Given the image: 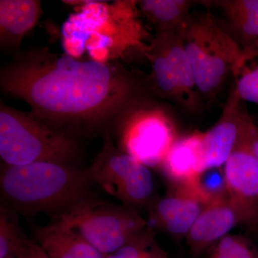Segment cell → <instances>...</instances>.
Listing matches in <instances>:
<instances>
[{"mask_svg": "<svg viewBox=\"0 0 258 258\" xmlns=\"http://www.w3.org/2000/svg\"><path fill=\"white\" fill-rule=\"evenodd\" d=\"M5 94L51 127L79 139L104 137L152 100L146 78L117 61L79 60L47 47L19 51L2 68Z\"/></svg>", "mask_w": 258, "mask_h": 258, "instance_id": "6da1fadb", "label": "cell"}, {"mask_svg": "<svg viewBox=\"0 0 258 258\" xmlns=\"http://www.w3.org/2000/svg\"><path fill=\"white\" fill-rule=\"evenodd\" d=\"M91 184L85 170L70 164L37 162L1 167L2 198L7 208L25 216L59 215L91 198Z\"/></svg>", "mask_w": 258, "mask_h": 258, "instance_id": "7a4b0ae2", "label": "cell"}, {"mask_svg": "<svg viewBox=\"0 0 258 258\" xmlns=\"http://www.w3.org/2000/svg\"><path fill=\"white\" fill-rule=\"evenodd\" d=\"M181 35L199 91L206 101H215L229 78L240 76L246 62L254 58L210 13H192Z\"/></svg>", "mask_w": 258, "mask_h": 258, "instance_id": "3957f363", "label": "cell"}, {"mask_svg": "<svg viewBox=\"0 0 258 258\" xmlns=\"http://www.w3.org/2000/svg\"><path fill=\"white\" fill-rule=\"evenodd\" d=\"M79 139L51 127L30 112L0 106V157L4 164L37 162L72 165L82 155Z\"/></svg>", "mask_w": 258, "mask_h": 258, "instance_id": "277c9868", "label": "cell"}, {"mask_svg": "<svg viewBox=\"0 0 258 258\" xmlns=\"http://www.w3.org/2000/svg\"><path fill=\"white\" fill-rule=\"evenodd\" d=\"M53 217L54 222L79 233L104 255L118 250L149 226L133 208L92 198Z\"/></svg>", "mask_w": 258, "mask_h": 258, "instance_id": "5b68a950", "label": "cell"}, {"mask_svg": "<svg viewBox=\"0 0 258 258\" xmlns=\"http://www.w3.org/2000/svg\"><path fill=\"white\" fill-rule=\"evenodd\" d=\"M143 53L152 69L146 77L151 94L189 113L200 111L204 99L197 86L181 33L157 32Z\"/></svg>", "mask_w": 258, "mask_h": 258, "instance_id": "8992f818", "label": "cell"}, {"mask_svg": "<svg viewBox=\"0 0 258 258\" xmlns=\"http://www.w3.org/2000/svg\"><path fill=\"white\" fill-rule=\"evenodd\" d=\"M103 139V147L86 171L96 183L125 206L141 207L152 202L154 182L148 166L117 149L111 134Z\"/></svg>", "mask_w": 258, "mask_h": 258, "instance_id": "52a82bcc", "label": "cell"}, {"mask_svg": "<svg viewBox=\"0 0 258 258\" xmlns=\"http://www.w3.org/2000/svg\"><path fill=\"white\" fill-rule=\"evenodd\" d=\"M152 101L135 108L118 127L119 149L148 167L161 166L178 139L170 115Z\"/></svg>", "mask_w": 258, "mask_h": 258, "instance_id": "ba28073f", "label": "cell"}, {"mask_svg": "<svg viewBox=\"0 0 258 258\" xmlns=\"http://www.w3.org/2000/svg\"><path fill=\"white\" fill-rule=\"evenodd\" d=\"M227 197L240 223L258 225V160L244 136L241 120L238 142L225 164Z\"/></svg>", "mask_w": 258, "mask_h": 258, "instance_id": "9c48e42d", "label": "cell"}, {"mask_svg": "<svg viewBox=\"0 0 258 258\" xmlns=\"http://www.w3.org/2000/svg\"><path fill=\"white\" fill-rule=\"evenodd\" d=\"M210 203L193 181L174 184L170 191L151 203L149 218L154 227L174 236L186 237L205 207Z\"/></svg>", "mask_w": 258, "mask_h": 258, "instance_id": "30bf717a", "label": "cell"}, {"mask_svg": "<svg viewBox=\"0 0 258 258\" xmlns=\"http://www.w3.org/2000/svg\"><path fill=\"white\" fill-rule=\"evenodd\" d=\"M242 102L234 87L216 123L208 132L202 133L200 145L202 173L225 166L232 155L240 137Z\"/></svg>", "mask_w": 258, "mask_h": 258, "instance_id": "8fae6325", "label": "cell"}, {"mask_svg": "<svg viewBox=\"0 0 258 258\" xmlns=\"http://www.w3.org/2000/svg\"><path fill=\"white\" fill-rule=\"evenodd\" d=\"M237 224L240 220L228 197L212 200L185 237L191 253L198 257L205 254Z\"/></svg>", "mask_w": 258, "mask_h": 258, "instance_id": "7c38bea8", "label": "cell"}, {"mask_svg": "<svg viewBox=\"0 0 258 258\" xmlns=\"http://www.w3.org/2000/svg\"><path fill=\"white\" fill-rule=\"evenodd\" d=\"M43 13L39 0H0V49L16 54Z\"/></svg>", "mask_w": 258, "mask_h": 258, "instance_id": "4fadbf2b", "label": "cell"}, {"mask_svg": "<svg viewBox=\"0 0 258 258\" xmlns=\"http://www.w3.org/2000/svg\"><path fill=\"white\" fill-rule=\"evenodd\" d=\"M222 10L227 31L247 53L258 56V0L211 2Z\"/></svg>", "mask_w": 258, "mask_h": 258, "instance_id": "5bb4252c", "label": "cell"}, {"mask_svg": "<svg viewBox=\"0 0 258 258\" xmlns=\"http://www.w3.org/2000/svg\"><path fill=\"white\" fill-rule=\"evenodd\" d=\"M32 227L37 243L49 258H104L106 256L79 233L57 222Z\"/></svg>", "mask_w": 258, "mask_h": 258, "instance_id": "9a60e30c", "label": "cell"}, {"mask_svg": "<svg viewBox=\"0 0 258 258\" xmlns=\"http://www.w3.org/2000/svg\"><path fill=\"white\" fill-rule=\"evenodd\" d=\"M202 132L178 139L167 153L161 167L173 184L190 182L201 174L200 145Z\"/></svg>", "mask_w": 258, "mask_h": 258, "instance_id": "2e32d148", "label": "cell"}, {"mask_svg": "<svg viewBox=\"0 0 258 258\" xmlns=\"http://www.w3.org/2000/svg\"><path fill=\"white\" fill-rule=\"evenodd\" d=\"M195 2L189 0H142L137 6L157 32L181 33L191 14Z\"/></svg>", "mask_w": 258, "mask_h": 258, "instance_id": "e0dca14e", "label": "cell"}, {"mask_svg": "<svg viewBox=\"0 0 258 258\" xmlns=\"http://www.w3.org/2000/svg\"><path fill=\"white\" fill-rule=\"evenodd\" d=\"M28 240L22 230L16 212L1 205L0 258H16Z\"/></svg>", "mask_w": 258, "mask_h": 258, "instance_id": "ac0fdd59", "label": "cell"}, {"mask_svg": "<svg viewBox=\"0 0 258 258\" xmlns=\"http://www.w3.org/2000/svg\"><path fill=\"white\" fill-rule=\"evenodd\" d=\"M201 258H258V254L244 237L227 235L214 244Z\"/></svg>", "mask_w": 258, "mask_h": 258, "instance_id": "d6986e66", "label": "cell"}, {"mask_svg": "<svg viewBox=\"0 0 258 258\" xmlns=\"http://www.w3.org/2000/svg\"><path fill=\"white\" fill-rule=\"evenodd\" d=\"M199 189L209 202L227 196L225 172L221 168L208 169L195 179Z\"/></svg>", "mask_w": 258, "mask_h": 258, "instance_id": "ffe728a7", "label": "cell"}, {"mask_svg": "<svg viewBox=\"0 0 258 258\" xmlns=\"http://www.w3.org/2000/svg\"><path fill=\"white\" fill-rule=\"evenodd\" d=\"M154 229L151 226L137 237L104 258H142L154 244Z\"/></svg>", "mask_w": 258, "mask_h": 258, "instance_id": "44dd1931", "label": "cell"}, {"mask_svg": "<svg viewBox=\"0 0 258 258\" xmlns=\"http://www.w3.org/2000/svg\"><path fill=\"white\" fill-rule=\"evenodd\" d=\"M235 87L242 101L258 106V66L241 74Z\"/></svg>", "mask_w": 258, "mask_h": 258, "instance_id": "7402d4cb", "label": "cell"}, {"mask_svg": "<svg viewBox=\"0 0 258 258\" xmlns=\"http://www.w3.org/2000/svg\"><path fill=\"white\" fill-rule=\"evenodd\" d=\"M242 123L244 136L251 150L258 160V126L244 108L242 113Z\"/></svg>", "mask_w": 258, "mask_h": 258, "instance_id": "603a6c76", "label": "cell"}, {"mask_svg": "<svg viewBox=\"0 0 258 258\" xmlns=\"http://www.w3.org/2000/svg\"><path fill=\"white\" fill-rule=\"evenodd\" d=\"M43 249L38 244L28 240L20 249L16 258H47Z\"/></svg>", "mask_w": 258, "mask_h": 258, "instance_id": "cb8c5ba5", "label": "cell"}, {"mask_svg": "<svg viewBox=\"0 0 258 258\" xmlns=\"http://www.w3.org/2000/svg\"><path fill=\"white\" fill-rule=\"evenodd\" d=\"M142 258H167L164 251L154 243Z\"/></svg>", "mask_w": 258, "mask_h": 258, "instance_id": "d4e9b609", "label": "cell"}, {"mask_svg": "<svg viewBox=\"0 0 258 258\" xmlns=\"http://www.w3.org/2000/svg\"><path fill=\"white\" fill-rule=\"evenodd\" d=\"M47 258H49V257H47Z\"/></svg>", "mask_w": 258, "mask_h": 258, "instance_id": "484cf974", "label": "cell"}]
</instances>
